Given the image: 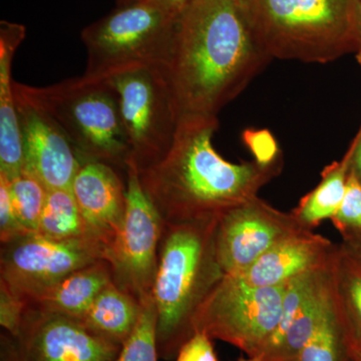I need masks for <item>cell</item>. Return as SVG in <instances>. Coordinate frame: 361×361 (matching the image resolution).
<instances>
[{"instance_id":"7","label":"cell","mask_w":361,"mask_h":361,"mask_svg":"<svg viewBox=\"0 0 361 361\" xmlns=\"http://www.w3.org/2000/svg\"><path fill=\"white\" fill-rule=\"evenodd\" d=\"M286 285L255 287L225 274L197 311L194 329L260 355L280 317Z\"/></svg>"},{"instance_id":"34","label":"cell","mask_w":361,"mask_h":361,"mask_svg":"<svg viewBox=\"0 0 361 361\" xmlns=\"http://www.w3.org/2000/svg\"><path fill=\"white\" fill-rule=\"evenodd\" d=\"M237 361H263L262 356L256 355V356H248L247 358L240 357Z\"/></svg>"},{"instance_id":"6","label":"cell","mask_w":361,"mask_h":361,"mask_svg":"<svg viewBox=\"0 0 361 361\" xmlns=\"http://www.w3.org/2000/svg\"><path fill=\"white\" fill-rule=\"evenodd\" d=\"M177 16L154 0H130L82 32L85 77L108 80L137 66L165 65Z\"/></svg>"},{"instance_id":"25","label":"cell","mask_w":361,"mask_h":361,"mask_svg":"<svg viewBox=\"0 0 361 361\" xmlns=\"http://www.w3.org/2000/svg\"><path fill=\"white\" fill-rule=\"evenodd\" d=\"M142 312L132 336L123 344L116 361H158L156 310L153 297L140 302Z\"/></svg>"},{"instance_id":"22","label":"cell","mask_w":361,"mask_h":361,"mask_svg":"<svg viewBox=\"0 0 361 361\" xmlns=\"http://www.w3.org/2000/svg\"><path fill=\"white\" fill-rule=\"evenodd\" d=\"M37 232L56 240L87 236L71 189L49 190Z\"/></svg>"},{"instance_id":"29","label":"cell","mask_w":361,"mask_h":361,"mask_svg":"<svg viewBox=\"0 0 361 361\" xmlns=\"http://www.w3.org/2000/svg\"><path fill=\"white\" fill-rule=\"evenodd\" d=\"M176 361H218L212 339L203 332H196L183 344Z\"/></svg>"},{"instance_id":"20","label":"cell","mask_w":361,"mask_h":361,"mask_svg":"<svg viewBox=\"0 0 361 361\" xmlns=\"http://www.w3.org/2000/svg\"><path fill=\"white\" fill-rule=\"evenodd\" d=\"M353 154L351 142L341 160L324 168L319 184L305 195L292 211L294 217L306 229L313 230L323 221L331 220L336 215L345 196Z\"/></svg>"},{"instance_id":"28","label":"cell","mask_w":361,"mask_h":361,"mask_svg":"<svg viewBox=\"0 0 361 361\" xmlns=\"http://www.w3.org/2000/svg\"><path fill=\"white\" fill-rule=\"evenodd\" d=\"M27 304L0 282V324L11 336L20 329Z\"/></svg>"},{"instance_id":"18","label":"cell","mask_w":361,"mask_h":361,"mask_svg":"<svg viewBox=\"0 0 361 361\" xmlns=\"http://www.w3.org/2000/svg\"><path fill=\"white\" fill-rule=\"evenodd\" d=\"M111 282L110 266L101 260L71 273L30 305L80 320Z\"/></svg>"},{"instance_id":"23","label":"cell","mask_w":361,"mask_h":361,"mask_svg":"<svg viewBox=\"0 0 361 361\" xmlns=\"http://www.w3.org/2000/svg\"><path fill=\"white\" fill-rule=\"evenodd\" d=\"M6 179L14 211L21 226L27 232H37L49 190L42 180L25 170L11 179Z\"/></svg>"},{"instance_id":"1","label":"cell","mask_w":361,"mask_h":361,"mask_svg":"<svg viewBox=\"0 0 361 361\" xmlns=\"http://www.w3.org/2000/svg\"><path fill=\"white\" fill-rule=\"evenodd\" d=\"M270 59L242 0H193L178 16L163 66L179 121L217 118Z\"/></svg>"},{"instance_id":"2","label":"cell","mask_w":361,"mask_h":361,"mask_svg":"<svg viewBox=\"0 0 361 361\" xmlns=\"http://www.w3.org/2000/svg\"><path fill=\"white\" fill-rule=\"evenodd\" d=\"M217 128L216 118H180L166 155L139 169L142 186L164 224L219 219L279 174L282 160L270 165L225 160L213 146Z\"/></svg>"},{"instance_id":"13","label":"cell","mask_w":361,"mask_h":361,"mask_svg":"<svg viewBox=\"0 0 361 361\" xmlns=\"http://www.w3.org/2000/svg\"><path fill=\"white\" fill-rule=\"evenodd\" d=\"M334 261L287 283L281 317L261 353L263 361H296L322 326L336 303Z\"/></svg>"},{"instance_id":"36","label":"cell","mask_w":361,"mask_h":361,"mask_svg":"<svg viewBox=\"0 0 361 361\" xmlns=\"http://www.w3.org/2000/svg\"><path fill=\"white\" fill-rule=\"evenodd\" d=\"M130 1V0H118V4H123V2Z\"/></svg>"},{"instance_id":"26","label":"cell","mask_w":361,"mask_h":361,"mask_svg":"<svg viewBox=\"0 0 361 361\" xmlns=\"http://www.w3.org/2000/svg\"><path fill=\"white\" fill-rule=\"evenodd\" d=\"M331 221L342 241L361 239V182L351 172L345 196Z\"/></svg>"},{"instance_id":"30","label":"cell","mask_w":361,"mask_h":361,"mask_svg":"<svg viewBox=\"0 0 361 361\" xmlns=\"http://www.w3.org/2000/svg\"><path fill=\"white\" fill-rule=\"evenodd\" d=\"M353 154L351 159L350 172L361 182V126L357 135L353 140Z\"/></svg>"},{"instance_id":"19","label":"cell","mask_w":361,"mask_h":361,"mask_svg":"<svg viewBox=\"0 0 361 361\" xmlns=\"http://www.w3.org/2000/svg\"><path fill=\"white\" fill-rule=\"evenodd\" d=\"M141 312L140 301L111 282L78 322L97 336L123 346L134 332Z\"/></svg>"},{"instance_id":"16","label":"cell","mask_w":361,"mask_h":361,"mask_svg":"<svg viewBox=\"0 0 361 361\" xmlns=\"http://www.w3.org/2000/svg\"><path fill=\"white\" fill-rule=\"evenodd\" d=\"M338 245L313 230L287 237L263 254L250 267L235 275L255 287H276L311 270L330 264Z\"/></svg>"},{"instance_id":"5","label":"cell","mask_w":361,"mask_h":361,"mask_svg":"<svg viewBox=\"0 0 361 361\" xmlns=\"http://www.w3.org/2000/svg\"><path fill=\"white\" fill-rule=\"evenodd\" d=\"M20 85L56 121L80 160L103 161L127 171L132 149L120 99L108 80L82 75L47 87Z\"/></svg>"},{"instance_id":"12","label":"cell","mask_w":361,"mask_h":361,"mask_svg":"<svg viewBox=\"0 0 361 361\" xmlns=\"http://www.w3.org/2000/svg\"><path fill=\"white\" fill-rule=\"evenodd\" d=\"M306 228L293 214L282 212L258 196L253 197L218 219V261L225 274H237L282 240Z\"/></svg>"},{"instance_id":"8","label":"cell","mask_w":361,"mask_h":361,"mask_svg":"<svg viewBox=\"0 0 361 361\" xmlns=\"http://www.w3.org/2000/svg\"><path fill=\"white\" fill-rule=\"evenodd\" d=\"M106 80L120 99L121 115L137 167L144 169L161 160L174 141L179 123L163 66H137Z\"/></svg>"},{"instance_id":"3","label":"cell","mask_w":361,"mask_h":361,"mask_svg":"<svg viewBox=\"0 0 361 361\" xmlns=\"http://www.w3.org/2000/svg\"><path fill=\"white\" fill-rule=\"evenodd\" d=\"M217 221L164 224L152 291L163 360L176 357L194 336L197 311L224 277L216 252Z\"/></svg>"},{"instance_id":"17","label":"cell","mask_w":361,"mask_h":361,"mask_svg":"<svg viewBox=\"0 0 361 361\" xmlns=\"http://www.w3.org/2000/svg\"><path fill=\"white\" fill-rule=\"evenodd\" d=\"M26 28L20 23H0V174L8 179L25 168L23 137L13 80L16 49L25 39Z\"/></svg>"},{"instance_id":"35","label":"cell","mask_w":361,"mask_h":361,"mask_svg":"<svg viewBox=\"0 0 361 361\" xmlns=\"http://www.w3.org/2000/svg\"><path fill=\"white\" fill-rule=\"evenodd\" d=\"M360 1V23H361V0H358ZM356 59H357L358 65L360 66L361 68V44L360 49H358V51L356 52Z\"/></svg>"},{"instance_id":"21","label":"cell","mask_w":361,"mask_h":361,"mask_svg":"<svg viewBox=\"0 0 361 361\" xmlns=\"http://www.w3.org/2000/svg\"><path fill=\"white\" fill-rule=\"evenodd\" d=\"M334 296L348 348H361V260L338 245L334 268Z\"/></svg>"},{"instance_id":"9","label":"cell","mask_w":361,"mask_h":361,"mask_svg":"<svg viewBox=\"0 0 361 361\" xmlns=\"http://www.w3.org/2000/svg\"><path fill=\"white\" fill-rule=\"evenodd\" d=\"M104 260V248L89 237L56 240L27 232L1 243L0 280L27 305L75 271Z\"/></svg>"},{"instance_id":"33","label":"cell","mask_w":361,"mask_h":361,"mask_svg":"<svg viewBox=\"0 0 361 361\" xmlns=\"http://www.w3.org/2000/svg\"><path fill=\"white\" fill-rule=\"evenodd\" d=\"M348 355L353 361H361V348H349Z\"/></svg>"},{"instance_id":"14","label":"cell","mask_w":361,"mask_h":361,"mask_svg":"<svg viewBox=\"0 0 361 361\" xmlns=\"http://www.w3.org/2000/svg\"><path fill=\"white\" fill-rule=\"evenodd\" d=\"M13 90L23 137V170L49 190L71 189L82 161L56 121L25 94L20 82H14Z\"/></svg>"},{"instance_id":"11","label":"cell","mask_w":361,"mask_h":361,"mask_svg":"<svg viewBox=\"0 0 361 361\" xmlns=\"http://www.w3.org/2000/svg\"><path fill=\"white\" fill-rule=\"evenodd\" d=\"M121 348L77 319L27 305L18 334L1 337V361H116Z\"/></svg>"},{"instance_id":"27","label":"cell","mask_w":361,"mask_h":361,"mask_svg":"<svg viewBox=\"0 0 361 361\" xmlns=\"http://www.w3.org/2000/svg\"><path fill=\"white\" fill-rule=\"evenodd\" d=\"M27 233L21 226L14 211L8 182L6 176L0 174V239L1 243Z\"/></svg>"},{"instance_id":"31","label":"cell","mask_w":361,"mask_h":361,"mask_svg":"<svg viewBox=\"0 0 361 361\" xmlns=\"http://www.w3.org/2000/svg\"><path fill=\"white\" fill-rule=\"evenodd\" d=\"M154 1L178 18L193 0H154Z\"/></svg>"},{"instance_id":"24","label":"cell","mask_w":361,"mask_h":361,"mask_svg":"<svg viewBox=\"0 0 361 361\" xmlns=\"http://www.w3.org/2000/svg\"><path fill=\"white\" fill-rule=\"evenodd\" d=\"M346 355H348V341L336 302L296 361H343Z\"/></svg>"},{"instance_id":"32","label":"cell","mask_w":361,"mask_h":361,"mask_svg":"<svg viewBox=\"0 0 361 361\" xmlns=\"http://www.w3.org/2000/svg\"><path fill=\"white\" fill-rule=\"evenodd\" d=\"M341 246L349 254L361 260V239L342 241Z\"/></svg>"},{"instance_id":"10","label":"cell","mask_w":361,"mask_h":361,"mask_svg":"<svg viewBox=\"0 0 361 361\" xmlns=\"http://www.w3.org/2000/svg\"><path fill=\"white\" fill-rule=\"evenodd\" d=\"M127 205L121 231L104 252L113 283L140 302L152 295L164 222L140 180L139 167L127 166Z\"/></svg>"},{"instance_id":"4","label":"cell","mask_w":361,"mask_h":361,"mask_svg":"<svg viewBox=\"0 0 361 361\" xmlns=\"http://www.w3.org/2000/svg\"><path fill=\"white\" fill-rule=\"evenodd\" d=\"M259 44L271 59L327 63L357 52L358 0H242Z\"/></svg>"},{"instance_id":"15","label":"cell","mask_w":361,"mask_h":361,"mask_svg":"<svg viewBox=\"0 0 361 361\" xmlns=\"http://www.w3.org/2000/svg\"><path fill=\"white\" fill-rule=\"evenodd\" d=\"M71 192L84 221L85 235L104 252L122 228L127 205V184L115 167L99 161H82Z\"/></svg>"}]
</instances>
